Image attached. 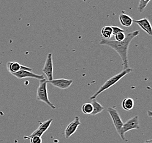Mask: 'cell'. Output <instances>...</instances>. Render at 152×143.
Wrapping results in <instances>:
<instances>
[{"label": "cell", "mask_w": 152, "mask_h": 143, "mask_svg": "<svg viewBox=\"0 0 152 143\" xmlns=\"http://www.w3.org/2000/svg\"><path fill=\"white\" fill-rule=\"evenodd\" d=\"M119 19L121 25L127 28L132 26L134 21L132 18L130 17L129 15L124 14V13L120 14L119 17Z\"/></svg>", "instance_id": "obj_13"}, {"label": "cell", "mask_w": 152, "mask_h": 143, "mask_svg": "<svg viewBox=\"0 0 152 143\" xmlns=\"http://www.w3.org/2000/svg\"><path fill=\"white\" fill-rule=\"evenodd\" d=\"M101 35L104 38V40H110L112 35H113V32H112V29L111 26H105L101 30Z\"/></svg>", "instance_id": "obj_16"}, {"label": "cell", "mask_w": 152, "mask_h": 143, "mask_svg": "<svg viewBox=\"0 0 152 143\" xmlns=\"http://www.w3.org/2000/svg\"><path fill=\"white\" fill-rule=\"evenodd\" d=\"M73 82V80L71 79H66L64 78H60L57 79H53L51 81H48L47 83L53 85L54 87H58L61 90L67 89L70 87Z\"/></svg>", "instance_id": "obj_10"}, {"label": "cell", "mask_w": 152, "mask_h": 143, "mask_svg": "<svg viewBox=\"0 0 152 143\" xmlns=\"http://www.w3.org/2000/svg\"><path fill=\"white\" fill-rule=\"evenodd\" d=\"M152 143V139L148 140H146L145 143Z\"/></svg>", "instance_id": "obj_22"}, {"label": "cell", "mask_w": 152, "mask_h": 143, "mask_svg": "<svg viewBox=\"0 0 152 143\" xmlns=\"http://www.w3.org/2000/svg\"><path fill=\"white\" fill-rule=\"evenodd\" d=\"M82 1H84V2H85L87 1V0H82Z\"/></svg>", "instance_id": "obj_23"}, {"label": "cell", "mask_w": 152, "mask_h": 143, "mask_svg": "<svg viewBox=\"0 0 152 143\" xmlns=\"http://www.w3.org/2000/svg\"><path fill=\"white\" fill-rule=\"evenodd\" d=\"M112 29V32H113V35H116L119 33H121V32H125L124 30L123 29H122L121 28H119L117 26H111Z\"/></svg>", "instance_id": "obj_21"}, {"label": "cell", "mask_w": 152, "mask_h": 143, "mask_svg": "<svg viewBox=\"0 0 152 143\" xmlns=\"http://www.w3.org/2000/svg\"><path fill=\"white\" fill-rule=\"evenodd\" d=\"M79 116H76L72 122H71L66 127L65 130V136L66 139L69 138V137L74 134L77 130L79 126L81 125Z\"/></svg>", "instance_id": "obj_8"}, {"label": "cell", "mask_w": 152, "mask_h": 143, "mask_svg": "<svg viewBox=\"0 0 152 143\" xmlns=\"http://www.w3.org/2000/svg\"><path fill=\"white\" fill-rule=\"evenodd\" d=\"M30 139V143H42L41 137L38 136H33L28 138Z\"/></svg>", "instance_id": "obj_20"}, {"label": "cell", "mask_w": 152, "mask_h": 143, "mask_svg": "<svg viewBox=\"0 0 152 143\" xmlns=\"http://www.w3.org/2000/svg\"><path fill=\"white\" fill-rule=\"evenodd\" d=\"M135 105L134 100L131 98H126L122 101L121 106L125 111H129L134 108Z\"/></svg>", "instance_id": "obj_14"}, {"label": "cell", "mask_w": 152, "mask_h": 143, "mask_svg": "<svg viewBox=\"0 0 152 143\" xmlns=\"http://www.w3.org/2000/svg\"><path fill=\"white\" fill-rule=\"evenodd\" d=\"M133 23H135L139 25L140 28L148 35L151 36L152 35V25L147 18H144L140 20H134Z\"/></svg>", "instance_id": "obj_12"}, {"label": "cell", "mask_w": 152, "mask_h": 143, "mask_svg": "<svg viewBox=\"0 0 152 143\" xmlns=\"http://www.w3.org/2000/svg\"><path fill=\"white\" fill-rule=\"evenodd\" d=\"M115 36V39L117 41H122L124 40L126 35L124 34V32H121L117 34Z\"/></svg>", "instance_id": "obj_19"}, {"label": "cell", "mask_w": 152, "mask_h": 143, "mask_svg": "<svg viewBox=\"0 0 152 143\" xmlns=\"http://www.w3.org/2000/svg\"><path fill=\"white\" fill-rule=\"evenodd\" d=\"M52 122H53V119H49L47 121H45V122H42L38 128L36 129L30 136H24V139H28V138L33 136H38L41 137L44 134V133L49 129V128L50 127V126L52 124Z\"/></svg>", "instance_id": "obj_7"}, {"label": "cell", "mask_w": 152, "mask_h": 143, "mask_svg": "<svg viewBox=\"0 0 152 143\" xmlns=\"http://www.w3.org/2000/svg\"><path fill=\"white\" fill-rule=\"evenodd\" d=\"M52 55V53H49L48 54L42 70L43 72L47 77L48 81H51L53 79V62Z\"/></svg>", "instance_id": "obj_6"}, {"label": "cell", "mask_w": 152, "mask_h": 143, "mask_svg": "<svg viewBox=\"0 0 152 143\" xmlns=\"http://www.w3.org/2000/svg\"><path fill=\"white\" fill-rule=\"evenodd\" d=\"M47 84V80L45 79L39 80V84L37 90L36 99L38 101H42L45 102L50 108L54 110L56 109L55 105L51 102L49 99Z\"/></svg>", "instance_id": "obj_3"}, {"label": "cell", "mask_w": 152, "mask_h": 143, "mask_svg": "<svg viewBox=\"0 0 152 143\" xmlns=\"http://www.w3.org/2000/svg\"><path fill=\"white\" fill-rule=\"evenodd\" d=\"M7 68L8 71L12 74L17 73L20 70H29V71L32 70V68L23 66L19 62H15V61L7 62Z\"/></svg>", "instance_id": "obj_11"}, {"label": "cell", "mask_w": 152, "mask_h": 143, "mask_svg": "<svg viewBox=\"0 0 152 143\" xmlns=\"http://www.w3.org/2000/svg\"><path fill=\"white\" fill-rule=\"evenodd\" d=\"M139 34L140 32L138 30H135L130 33L126 35L124 40L122 41L102 39L100 41V44L101 45L107 46L115 50L121 57L123 68L125 70L129 68L128 61V49L129 46L132 40L137 36Z\"/></svg>", "instance_id": "obj_1"}, {"label": "cell", "mask_w": 152, "mask_h": 143, "mask_svg": "<svg viewBox=\"0 0 152 143\" xmlns=\"http://www.w3.org/2000/svg\"><path fill=\"white\" fill-rule=\"evenodd\" d=\"M91 104L93 107V111L91 115L95 116L97 114H99L103 111L104 109V106L101 105L100 104L99 102H97L96 100H93Z\"/></svg>", "instance_id": "obj_15"}, {"label": "cell", "mask_w": 152, "mask_h": 143, "mask_svg": "<svg viewBox=\"0 0 152 143\" xmlns=\"http://www.w3.org/2000/svg\"><path fill=\"white\" fill-rule=\"evenodd\" d=\"M14 77H17L18 79H24L26 78H34L38 80H42L45 79L43 75L42 74H37L33 73L32 71L26 70H20L17 73L12 74Z\"/></svg>", "instance_id": "obj_9"}, {"label": "cell", "mask_w": 152, "mask_h": 143, "mask_svg": "<svg viewBox=\"0 0 152 143\" xmlns=\"http://www.w3.org/2000/svg\"><path fill=\"white\" fill-rule=\"evenodd\" d=\"M107 111L111 116V119H112V122L113 123V124L117 132L119 134L121 127L124 124L120 114L119 113L117 110L113 107H108L107 108Z\"/></svg>", "instance_id": "obj_5"}, {"label": "cell", "mask_w": 152, "mask_h": 143, "mask_svg": "<svg viewBox=\"0 0 152 143\" xmlns=\"http://www.w3.org/2000/svg\"><path fill=\"white\" fill-rule=\"evenodd\" d=\"M134 71V70L131 68H128L125 70H124L121 72L120 73L115 75L114 76L111 77L104 83L101 87L99 90L97 91L90 98V100H95L97 97L101 94L102 92H104L107 89H110V87H113L115 84H117L118 82L120 80H121L123 78L126 76L128 74L132 73V72Z\"/></svg>", "instance_id": "obj_2"}, {"label": "cell", "mask_w": 152, "mask_h": 143, "mask_svg": "<svg viewBox=\"0 0 152 143\" xmlns=\"http://www.w3.org/2000/svg\"><path fill=\"white\" fill-rule=\"evenodd\" d=\"M140 129V122H139V117L138 116H136L133 117L132 119H128L126 122L123 124L121 127V132L119 136L121 139L123 140H125V134L131 130L134 129Z\"/></svg>", "instance_id": "obj_4"}, {"label": "cell", "mask_w": 152, "mask_h": 143, "mask_svg": "<svg viewBox=\"0 0 152 143\" xmlns=\"http://www.w3.org/2000/svg\"><path fill=\"white\" fill-rule=\"evenodd\" d=\"M93 111V107L91 103L87 102L83 104L82 107V111L85 115H91Z\"/></svg>", "instance_id": "obj_17"}, {"label": "cell", "mask_w": 152, "mask_h": 143, "mask_svg": "<svg viewBox=\"0 0 152 143\" xmlns=\"http://www.w3.org/2000/svg\"><path fill=\"white\" fill-rule=\"evenodd\" d=\"M150 1L151 0H140L138 7L139 12L142 13Z\"/></svg>", "instance_id": "obj_18"}]
</instances>
